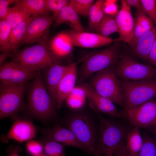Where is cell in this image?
Here are the masks:
<instances>
[{"mask_svg": "<svg viewBox=\"0 0 156 156\" xmlns=\"http://www.w3.org/2000/svg\"><path fill=\"white\" fill-rule=\"evenodd\" d=\"M102 156L99 148L97 145L96 150L94 156Z\"/></svg>", "mask_w": 156, "mask_h": 156, "instance_id": "45", "label": "cell"}, {"mask_svg": "<svg viewBox=\"0 0 156 156\" xmlns=\"http://www.w3.org/2000/svg\"><path fill=\"white\" fill-rule=\"evenodd\" d=\"M10 54L8 52H2L0 55V67L3 64V62Z\"/></svg>", "mask_w": 156, "mask_h": 156, "instance_id": "43", "label": "cell"}, {"mask_svg": "<svg viewBox=\"0 0 156 156\" xmlns=\"http://www.w3.org/2000/svg\"><path fill=\"white\" fill-rule=\"evenodd\" d=\"M70 1L68 0H46V3L48 10L53 13L54 18L59 11L69 4Z\"/></svg>", "mask_w": 156, "mask_h": 156, "instance_id": "35", "label": "cell"}, {"mask_svg": "<svg viewBox=\"0 0 156 156\" xmlns=\"http://www.w3.org/2000/svg\"><path fill=\"white\" fill-rule=\"evenodd\" d=\"M36 133L35 127L31 122L18 120L14 123L6 137L8 139H13L22 142L34 138Z\"/></svg>", "mask_w": 156, "mask_h": 156, "instance_id": "18", "label": "cell"}, {"mask_svg": "<svg viewBox=\"0 0 156 156\" xmlns=\"http://www.w3.org/2000/svg\"><path fill=\"white\" fill-rule=\"evenodd\" d=\"M139 128L133 127L128 132L125 140V146L128 152L132 156H138L143 144Z\"/></svg>", "mask_w": 156, "mask_h": 156, "instance_id": "25", "label": "cell"}, {"mask_svg": "<svg viewBox=\"0 0 156 156\" xmlns=\"http://www.w3.org/2000/svg\"><path fill=\"white\" fill-rule=\"evenodd\" d=\"M94 2V0H71L69 4L78 15L87 16Z\"/></svg>", "mask_w": 156, "mask_h": 156, "instance_id": "30", "label": "cell"}, {"mask_svg": "<svg viewBox=\"0 0 156 156\" xmlns=\"http://www.w3.org/2000/svg\"><path fill=\"white\" fill-rule=\"evenodd\" d=\"M69 65L55 64L46 68L45 79L47 88L54 107H56V95L59 84Z\"/></svg>", "mask_w": 156, "mask_h": 156, "instance_id": "17", "label": "cell"}, {"mask_svg": "<svg viewBox=\"0 0 156 156\" xmlns=\"http://www.w3.org/2000/svg\"><path fill=\"white\" fill-rule=\"evenodd\" d=\"M148 60L156 68V39L150 52Z\"/></svg>", "mask_w": 156, "mask_h": 156, "instance_id": "42", "label": "cell"}, {"mask_svg": "<svg viewBox=\"0 0 156 156\" xmlns=\"http://www.w3.org/2000/svg\"><path fill=\"white\" fill-rule=\"evenodd\" d=\"M49 140L60 143L64 146H69L81 149L87 153L86 148L77 139L74 133L68 129L58 125L49 131Z\"/></svg>", "mask_w": 156, "mask_h": 156, "instance_id": "19", "label": "cell"}, {"mask_svg": "<svg viewBox=\"0 0 156 156\" xmlns=\"http://www.w3.org/2000/svg\"><path fill=\"white\" fill-rule=\"evenodd\" d=\"M67 126L86 148L87 153L94 155L97 146L94 125L88 117L81 114L71 116L67 121Z\"/></svg>", "mask_w": 156, "mask_h": 156, "instance_id": "9", "label": "cell"}, {"mask_svg": "<svg viewBox=\"0 0 156 156\" xmlns=\"http://www.w3.org/2000/svg\"><path fill=\"white\" fill-rule=\"evenodd\" d=\"M33 17L32 16L12 29L8 38L5 52L9 53L11 54V52H15L16 49L21 45L27 26Z\"/></svg>", "mask_w": 156, "mask_h": 156, "instance_id": "24", "label": "cell"}, {"mask_svg": "<svg viewBox=\"0 0 156 156\" xmlns=\"http://www.w3.org/2000/svg\"><path fill=\"white\" fill-rule=\"evenodd\" d=\"M115 42L106 49L92 53L85 60L77 72L78 82H84L93 73L115 66L120 55L119 46Z\"/></svg>", "mask_w": 156, "mask_h": 156, "instance_id": "3", "label": "cell"}, {"mask_svg": "<svg viewBox=\"0 0 156 156\" xmlns=\"http://www.w3.org/2000/svg\"><path fill=\"white\" fill-rule=\"evenodd\" d=\"M26 148L31 155L36 156L42 154L43 147L40 143L34 140H29L27 143Z\"/></svg>", "mask_w": 156, "mask_h": 156, "instance_id": "37", "label": "cell"}, {"mask_svg": "<svg viewBox=\"0 0 156 156\" xmlns=\"http://www.w3.org/2000/svg\"><path fill=\"white\" fill-rule=\"evenodd\" d=\"M65 32L73 45L83 48L99 47L109 44L113 41L110 37L91 32H78L72 29Z\"/></svg>", "mask_w": 156, "mask_h": 156, "instance_id": "15", "label": "cell"}, {"mask_svg": "<svg viewBox=\"0 0 156 156\" xmlns=\"http://www.w3.org/2000/svg\"><path fill=\"white\" fill-rule=\"evenodd\" d=\"M105 0H98L94 3L90 9L88 16L89 24L88 30L94 33L103 18L105 13L102 5Z\"/></svg>", "mask_w": 156, "mask_h": 156, "instance_id": "26", "label": "cell"}, {"mask_svg": "<svg viewBox=\"0 0 156 156\" xmlns=\"http://www.w3.org/2000/svg\"><path fill=\"white\" fill-rule=\"evenodd\" d=\"M136 17V22L138 23L142 28L150 30L154 26V23L144 11L138 12Z\"/></svg>", "mask_w": 156, "mask_h": 156, "instance_id": "36", "label": "cell"}, {"mask_svg": "<svg viewBox=\"0 0 156 156\" xmlns=\"http://www.w3.org/2000/svg\"><path fill=\"white\" fill-rule=\"evenodd\" d=\"M114 156H132L126 149L125 142H123L118 147L114 154Z\"/></svg>", "mask_w": 156, "mask_h": 156, "instance_id": "40", "label": "cell"}, {"mask_svg": "<svg viewBox=\"0 0 156 156\" xmlns=\"http://www.w3.org/2000/svg\"><path fill=\"white\" fill-rule=\"evenodd\" d=\"M69 3L64 6L54 17V27L56 28L63 23H66L70 26L72 30L73 31L78 32L84 31L78 15Z\"/></svg>", "mask_w": 156, "mask_h": 156, "instance_id": "20", "label": "cell"}, {"mask_svg": "<svg viewBox=\"0 0 156 156\" xmlns=\"http://www.w3.org/2000/svg\"><path fill=\"white\" fill-rule=\"evenodd\" d=\"M143 144L138 156H156V140L148 135L143 138Z\"/></svg>", "mask_w": 156, "mask_h": 156, "instance_id": "31", "label": "cell"}, {"mask_svg": "<svg viewBox=\"0 0 156 156\" xmlns=\"http://www.w3.org/2000/svg\"><path fill=\"white\" fill-rule=\"evenodd\" d=\"M125 115L133 127L146 128L156 125V101L151 100L125 110Z\"/></svg>", "mask_w": 156, "mask_h": 156, "instance_id": "12", "label": "cell"}, {"mask_svg": "<svg viewBox=\"0 0 156 156\" xmlns=\"http://www.w3.org/2000/svg\"><path fill=\"white\" fill-rule=\"evenodd\" d=\"M48 44L51 51L58 58L69 55L72 51L73 45L65 31L57 34L49 42Z\"/></svg>", "mask_w": 156, "mask_h": 156, "instance_id": "22", "label": "cell"}, {"mask_svg": "<svg viewBox=\"0 0 156 156\" xmlns=\"http://www.w3.org/2000/svg\"><path fill=\"white\" fill-rule=\"evenodd\" d=\"M121 7L115 16L119 36L114 42L123 41L131 45L133 39L135 24L131 7L125 0L121 1Z\"/></svg>", "mask_w": 156, "mask_h": 156, "instance_id": "13", "label": "cell"}, {"mask_svg": "<svg viewBox=\"0 0 156 156\" xmlns=\"http://www.w3.org/2000/svg\"><path fill=\"white\" fill-rule=\"evenodd\" d=\"M79 86L85 92L89 105L93 110L113 117L121 116L114 103L99 94L89 84L83 82Z\"/></svg>", "mask_w": 156, "mask_h": 156, "instance_id": "14", "label": "cell"}, {"mask_svg": "<svg viewBox=\"0 0 156 156\" xmlns=\"http://www.w3.org/2000/svg\"><path fill=\"white\" fill-rule=\"evenodd\" d=\"M28 99L29 111L36 116L47 119L55 115V107L40 74L31 85Z\"/></svg>", "mask_w": 156, "mask_h": 156, "instance_id": "4", "label": "cell"}, {"mask_svg": "<svg viewBox=\"0 0 156 156\" xmlns=\"http://www.w3.org/2000/svg\"><path fill=\"white\" fill-rule=\"evenodd\" d=\"M54 19L49 14L33 16L27 26L21 45L48 42L49 29Z\"/></svg>", "mask_w": 156, "mask_h": 156, "instance_id": "10", "label": "cell"}, {"mask_svg": "<svg viewBox=\"0 0 156 156\" xmlns=\"http://www.w3.org/2000/svg\"><path fill=\"white\" fill-rule=\"evenodd\" d=\"M86 98L85 92L79 86L75 87L65 100L70 107L73 109H78L84 105Z\"/></svg>", "mask_w": 156, "mask_h": 156, "instance_id": "28", "label": "cell"}, {"mask_svg": "<svg viewBox=\"0 0 156 156\" xmlns=\"http://www.w3.org/2000/svg\"><path fill=\"white\" fill-rule=\"evenodd\" d=\"M48 42L38 43L11 54L12 61L27 66L38 71L55 64L58 57L50 50Z\"/></svg>", "mask_w": 156, "mask_h": 156, "instance_id": "2", "label": "cell"}, {"mask_svg": "<svg viewBox=\"0 0 156 156\" xmlns=\"http://www.w3.org/2000/svg\"><path fill=\"white\" fill-rule=\"evenodd\" d=\"M115 66L96 73L92 76L89 84L101 96L123 107V96L119 80L114 71Z\"/></svg>", "mask_w": 156, "mask_h": 156, "instance_id": "6", "label": "cell"}, {"mask_svg": "<svg viewBox=\"0 0 156 156\" xmlns=\"http://www.w3.org/2000/svg\"><path fill=\"white\" fill-rule=\"evenodd\" d=\"M15 6L32 16L49 14L46 0H16Z\"/></svg>", "mask_w": 156, "mask_h": 156, "instance_id": "23", "label": "cell"}, {"mask_svg": "<svg viewBox=\"0 0 156 156\" xmlns=\"http://www.w3.org/2000/svg\"><path fill=\"white\" fill-rule=\"evenodd\" d=\"M36 69L11 61L0 67V79L1 83L10 84L24 83L37 75Z\"/></svg>", "mask_w": 156, "mask_h": 156, "instance_id": "11", "label": "cell"}, {"mask_svg": "<svg viewBox=\"0 0 156 156\" xmlns=\"http://www.w3.org/2000/svg\"><path fill=\"white\" fill-rule=\"evenodd\" d=\"M127 4L135 8L138 12L143 11L141 0H125Z\"/></svg>", "mask_w": 156, "mask_h": 156, "instance_id": "41", "label": "cell"}, {"mask_svg": "<svg viewBox=\"0 0 156 156\" xmlns=\"http://www.w3.org/2000/svg\"><path fill=\"white\" fill-rule=\"evenodd\" d=\"M156 39V27L142 35L132 46L133 51L138 57L148 59L149 53Z\"/></svg>", "mask_w": 156, "mask_h": 156, "instance_id": "21", "label": "cell"}, {"mask_svg": "<svg viewBox=\"0 0 156 156\" xmlns=\"http://www.w3.org/2000/svg\"><path fill=\"white\" fill-rule=\"evenodd\" d=\"M64 146L62 144L49 140L45 144L44 150L47 156H65Z\"/></svg>", "mask_w": 156, "mask_h": 156, "instance_id": "32", "label": "cell"}, {"mask_svg": "<svg viewBox=\"0 0 156 156\" xmlns=\"http://www.w3.org/2000/svg\"><path fill=\"white\" fill-rule=\"evenodd\" d=\"M36 156H47L46 155H44V154H42V153L40 154L39 155H38Z\"/></svg>", "mask_w": 156, "mask_h": 156, "instance_id": "46", "label": "cell"}, {"mask_svg": "<svg viewBox=\"0 0 156 156\" xmlns=\"http://www.w3.org/2000/svg\"><path fill=\"white\" fill-rule=\"evenodd\" d=\"M25 83H1L0 86V119L13 115L23 106Z\"/></svg>", "mask_w": 156, "mask_h": 156, "instance_id": "8", "label": "cell"}, {"mask_svg": "<svg viewBox=\"0 0 156 156\" xmlns=\"http://www.w3.org/2000/svg\"><path fill=\"white\" fill-rule=\"evenodd\" d=\"M16 0H0V19H5L10 8L9 5L11 3H14Z\"/></svg>", "mask_w": 156, "mask_h": 156, "instance_id": "39", "label": "cell"}, {"mask_svg": "<svg viewBox=\"0 0 156 156\" xmlns=\"http://www.w3.org/2000/svg\"><path fill=\"white\" fill-rule=\"evenodd\" d=\"M8 156H19L18 154V148H16L14 149Z\"/></svg>", "mask_w": 156, "mask_h": 156, "instance_id": "44", "label": "cell"}, {"mask_svg": "<svg viewBox=\"0 0 156 156\" xmlns=\"http://www.w3.org/2000/svg\"><path fill=\"white\" fill-rule=\"evenodd\" d=\"M77 78L76 64H69L58 85L56 92V107L60 109L64 101L75 88Z\"/></svg>", "mask_w": 156, "mask_h": 156, "instance_id": "16", "label": "cell"}, {"mask_svg": "<svg viewBox=\"0 0 156 156\" xmlns=\"http://www.w3.org/2000/svg\"><path fill=\"white\" fill-rule=\"evenodd\" d=\"M114 70L120 79L136 81L156 79V68L139 63L127 54L120 55Z\"/></svg>", "mask_w": 156, "mask_h": 156, "instance_id": "7", "label": "cell"}, {"mask_svg": "<svg viewBox=\"0 0 156 156\" xmlns=\"http://www.w3.org/2000/svg\"><path fill=\"white\" fill-rule=\"evenodd\" d=\"M12 28L4 19H0V50L6 52L8 38Z\"/></svg>", "mask_w": 156, "mask_h": 156, "instance_id": "33", "label": "cell"}, {"mask_svg": "<svg viewBox=\"0 0 156 156\" xmlns=\"http://www.w3.org/2000/svg\"><path fill=\"white\" fill-rule=\"evenodd\" d=\"M119 81L125 110L140 106L156 97V79H120Z\"/></svg>", "mask_w": 156, "mask_h": 156, "instance_id": "1", "label": "cell"}, {"mask_svg": "<svg viewBox=\"0 0 156 156\" xmlns=\"http://www.w3.org/2000/svg\"><path fill=\"white\" fill-rule=\"evenodd\" d=\"M116 0L105 1L102 5V8L105 14L115 16L117 13V6Z\"/></svg>", "mask_w": 156, "mask_h": 156, "instance_id": "38", "label": "cell"}, {"mask_svg": "<svg viewBox=\"0 0 156 156\" xmlns=\"http://www.w3.org/2000/svg\"><path fill=\"white\" fill-rule=\"evenodd\" d=\"M31 16L29 14L15 6L13 8H9L4 20L12 29Z\"/></svg>", "mask_w": 156, "mask_h": 156, "instance_id": "29", "label": "cell"}, {"mask_svg": "<svg viewBox=\"0 0 156 156\" xmlns=\"http://www.w3.org/2000/svg\"><path fill=\"white\" fill-rule=\"evenodd\" d=\"M100 138L97 145L101 155L113 156L130 130L117 122L99 118Z\"/></svg>", "mask_w": 156, "mask_h": 156, "instance_id": "5", "label": "cell"}, {"mask_svg": "<svg viewBox=\"0 0 156 156\" xmlns=\"http://www.w3.org/2000/svg\"><path fill=\"white\" fill-rule=\"evenodd\" d=\"M143 10L156 27V0H141Z\"/></svg>", "mask_w": 156, "mask_h": 156, "instance_id": "34", "label": "cell"}, {"mask_svg": "<svg viewBox=\"0 0 156 156\" xmlns=\"http://www.w3.org/2000/svg\"><path fill=\"white\" fill-rule=\"evenodd\" d=\"M115 16L109 15L105 14L103 18L97 27L96 33L107 37L113 33L118 32V29Z\"/></svg>", "mask_w": 156, "mask_h": 156, "instance_id": "27", "label": "cell"}]
</instances>
